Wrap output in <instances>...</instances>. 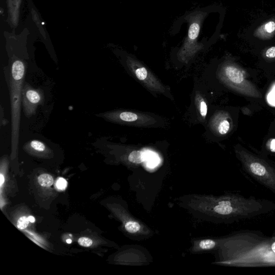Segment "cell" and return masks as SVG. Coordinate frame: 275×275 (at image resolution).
I'll list each match as a JSON object with an SVG mask.
<instances>
[{
  "mask_svg": "<svg viewBox=\"0 0 275 275\" xmlns=\"http://www.w3.org/2000/svg\"><path fill=\"white\" fill-rule=\"evenodd\" d=\"M147 158V154L143 151H133L128 156V161L134 164L143 163Z\"/></svg>",
  "mask_w": 275,
  "mask_h": 275,
  "instance_id": "cell-12",
  "label": "cell"
},
{
  "mask_svg": "<svg viewBox=\"0 0 275 275\" xmlns=\"http://www.w3.org/2000/svg\"><path fill=\"white\" fill-rule=\"evenodd\" d=\"M44 101V94L40 89H35L26 84L22 89V102L25 115L30 118L36 114L38 106Z\"/></svg>",
  "mask_w": 275,
  "mask_h": 275,
  "instance_id": "cell-8",
  "label": "cell"
},
{
  "mask_svg": "<svg viewBox=\"0 0 275 275\" xmlns=\"http://www.w3.org/2000/svg\"><path fill=\"white\" fill-rule=\"evenodd\" d=\"M38 181L41 186L45 187L51 186L54 182L52 176L48 174L41 175L38 178Z\"/></svg>",
  "mask_w": 275,
  "mask_h": 275,
  "instance_id": "cell-14",
  "label": "cell"
},
{
  "mask_svg": "<svg viewBox=\"0 0 275 275\" xmlns=\"http://www.w3.org/2000/svg\"><path fill=\"white\" fill-rule=\"evenodd\" d=\"M200 32V26L196 23L191 25L189 30V38L190 40H195L199 34Z\"/></svg>",
  "mask_w": 275,
  "mask_h": 275,
  "instance_id": "cell-15",
  "label": "cell"
},
{
  "mask_svg": "<svg viewBox=\"0 0 275 275\" xmlns=\"http://www.w3.org/2000/svg\"><path fill=\"white\" fill-rule=\"evenodd\" d=\"M28 219H29V220L30 221V222H31V223H35V218L32 216H30L28 217Z\"/></svg>",
  "mask_w": 275,
  "mask_h": 275,
  "instance_id": "cell-22",
  "label": "cell"
},
{
  "mask_svg": "<svg viewBox=\"0 0 275 275\" xmlns=\"http://www.w3.org/2000/svg\"><path fill=\"white\" fill-rule=\"evenodd\" d=\"M5 182V178L4 176L1 174V186H3L4 182Z\"/></svg>",
  "mask_w": 275,
  "mask_h": 275,
  "instance_id": "cell-23",
  "label": "cell"
},
{
  "mask_svg": "<svg viewBox=\"0 0 275 275\" xmlns=\"http://www.w3.org/2000/svg\"><path fill=\"white\" fill-rule=\"evenodd\" d=\"M127 64L136 78L150 89L161 93L166 92L162 84L146 68L132 59L128 60Z\"/></svg>",
  "mask_w": 275,
  "mask_h": 275,
  "instance_id": "cell-7",
  "label": "cell"
},
{
  "mask_svg": "<svg viewBox=\"0 0 275 275\" xmlns=\"http://www.w3.org/2000/svg\"><path fill=\"white\" fill-rule=\"evenodd\" d=\"M198 109L199 110L201 117L205 119L208 112V106L204 99L200 96H196Z\"/></svg>",
  "mask_w": 275,
  "mask_h": 275,
  "instance_id": "cell-13",
  "label": "cell"
},
{
  "mask_svg": "<svg viewBox=\"0 0 275 275\" xmlns=\"http://www.w3.org/2000/svg\"><path fill=\"white\" fill-rule=\"evenodd\" d=\"M67 186V182L65 179L60 178L58 179L56 182V187L58 189L64 190L66 188Z\"/></svg>",
  "mask_w": 275,
  "mask_h": 275,
  "instance_id": "cell-18",
  "label": "cell"
},
{
  "mask_svg": "<svg viewBox=\"0 0 275 275\" xmlns=\"http://www.w3.org/2000/svg\"><path fill=\"white\" fill-rule=\"evenodd\" d=\"M216 264L240 268L275 266V236L241 232L218 239Z\"/></svg>",
  "mask_w": 275,
  "mask_h": 275,
  "instance_id": "cell-1",
  "label": "cell"
},
{
  "mask_svg": "<svg viewBox=\"0 0 275 275\" xmlns=\"http://www.w3.org/2000/svg\"><path fill=\"white\" fill-rule=\"evenodd\" d=\"M66 242H67V243H72V240L71 239H67Z\"/></svg>",
  "mask_w": 275,
  "mask_h": 275,
  "instance_id": "cell-24",
  "label": "cell"
},
{
  "mask_svg": "<svg viewBox=\"0 0 275 275\" xmlns=\"http://www.w3.org/2000/svg\"><path fill=\"white\" fill-rule=\"evenodd\" d=\"M29 222L28 217L23 216L18 221V227L20 230H24V229H26L28 226Z\"/></svg>",
  "mask_w": 275,
  "mask_h": 275,
  "instance_id": "cell-16",
  "label": "cell"
},
{
  "mask_svg": "<svg viewBox=\"0 0 275 275\" xmlns=\"http://www.w3.org/2000/svg\"><path fill=\"white\" fill-rule=\"evenodd\" d=\"M267 144L269 150L272 153H275V139L270 140Z\"/></svg>",
  "mask_w": 275,
  "mask_h": 275,
  "instance_id": "cell-21",
  "label": "cell"
},
{
  "mask_svg": "<svg viewBox=\"0 0 275 275\" xmlns=\"http://www.w3.org/2000/svg\"><path fill=\"white\" fill-rule=\"evenodd\" d=\"M218 240L203 239L194 241L192 252L195 254L205 253L213 249H217Z\"/></svg>",
  "mask_w": 275,
  "mask_h": 275,
  "instance_id": "cell-10",
  "label": "cell"
},
{
  "mask_svg": "<svg viewBox=\"0 0 275 275\" xmlns=\"http://www.w3.org/2000/svg\"><path fill=\"white\" fill-rule=\"evenodd\" d=\"M212 124L213 130L221 135L227 134L233 126L232 118L225 111H220L216 114Z\"/></svg>",
  "mask_w": 275,
  "mask_h": 275,
  "instance_id": "cell-9",
  "label": "cell"
},
{
  "mask_svg": "<svg viewBox=\"0 0 275 275\" xmlns=\"http://www.w3.org/2000/svg\"><path fill=\"white\" fill-rule=\"evenodd\" d=\"M265 56L267 58H275V47H272L266 51Z\"/></svg>",
  "mask_w": 275,
  "mask_h": 275,
  "instance_id": "cell-20",
  "label": "cell"
},
{
  "mask_svg": "<svg viewBox=\"0 0 275 275\" xmlns=\"http://www.w3.org/2000/svg\"><path fill=\"white\" fill-rule=\"evenodd\" d=\"M98 116L113 123L147 126L156 123V120L150 116L141 113L123 111H114L99 114Z\"/></svg>",
  "mask_w": 275,
  "mask_h": 275,
  "instance_id": "cell-6",
  "label": "cell"
},
{
  "mask_svg": "<svg viewBox=\"0 0 275 275\" xmlns=\"http://www.w3.org/2000/svg\"><path fill=\"white\" fill-rule=\"evenodd\" d=\"M265 28L267 32L269 33H272L275 30V23L273 22H269L265 25Z\"/></svg>",
  "mask_w": 275,
  "mask_h": 275,
  "instance_id": "cell-19",
  "label": "cell"
},
{
  "mask_svg": "<svg viewBox=\"0 0 275 275\" xmlns=\"http://www.w3.org/2000/svg\"><path fill=\"white\" fill-rule=\"evenodd\" d=\"M25 73L24 63L21 60L15 61L12 67L10 81L13 154L17 151L19 142L22 94Z\"/></svg>",
  "mask_w": 275,
  "mask_h": 275,
  "instance_id": "cell-3",
  "label": "cell"
},
{
  "mask_svg": "<svg viewBox=\"0 0 275 275\" xmlns=\"http://www.w3.org/2000/svg\"><path fill=\"white\" fill-rule=\"evenodd\" d=\"M236 153L244 169L252 177L265 186L275 190V170L272 167L241 147L236 149Z\"/></svg>",
  "mask_w": 275,
  "mask_h": 275,
  "instance_id": "cell-4",
  "label": "cell"
},
{
  "mask_svg": "<svg viewBox=\"0 0 275 275\" xmlns=\"http://www.w3.org/2000/svg\"><path fill=\"white\" fill-rule=\"evenodd\" d=\"M25 147L30 151L38 153V154H44V152L48 151L46 145L41 141L38 140L28 142L26 144Z\"/></svg>",
  "mask_w": 275,
  "mask_h": 275,
  "instance_id": "cell-11",
  "label": "cell"
},
{
  "mask_svg": "<svg viewBox=\"0 0 275 275\" xmlns=\"http://www.w3.org/2000/svg\"><path fill=\"white\" fill-rule=\"evenodd\" d=\"M219 76L225 85L236 93L250 97H262L260 91L246 79L244 71L233 64H228L221 68Z\"/></svg>",
  "mask_w": 275,
  "mask_h": 275,
  "instance_id": "cell-5",
  "label": "cell"
},
{
  "mask_svg": "<svg viewBox=\"0 0 275 275\" xmlns=\"http://www.w3.org/2000/svg\"><path fill=\"white\" fill-rule=\"evenodd\" d=\"M78 243L81 246L88 247L92 245L93 241L87 237H82L78 240Z\"/></svg>",
  "mask_w": 275,
  "mask_h": 275,
  "instance_id": "cell-17",
  "label": "cell"
},
{
  "mask_svg": "<svg viewBox=\"0 0 275 275\" xmlns=\"http://www.w3.org/2000/svg\"><path fill=\"white\" fill-rule=\"evenodd\" d=\"M183 206L206 219H228L253 216L263 204L254 198L228 194L219 196L193 195L182 198Z\"/></svg>",
  "mask_w": 275,
  "mask_h": 275,
  "instance_id": "cell-2",
  "label": "cell"
}]
</instances>
